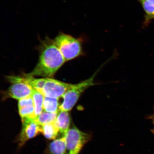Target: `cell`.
Returning <instances> with one entry per match:
<instances>
[{
  "label": "cell",
  "instance_id": "cell-16",
  "mask_svg": "<svg viewBox=\"0 0 154 154\" xmlns=\"http://www.w3.org/2000/svg\"><path fill=\"white\" fill-rule=\"evenodd\" d=\"M31 105H34L33 98L32 95L19 100L18 101V109Z\"/></svg>",
  "mask_w": 154,
  "mask_h": 154
},
{
  "label": "cell",
  "instance_id": "cell-19",
  "mask_svg": "<svg viewBox=\"0 0 154 154\" xmlns=\"http://www.w3.org/2000/svg\"></svg>",
  "mask_w": 154,
  "mask_h": 154
},
{
  "label": "cell",
  "instance_id": "cell-12",
  "mask_svg": "<svg viewBox=\"0 0 154 154\" xmlns=\"http://www.w3.org/2000/svg\"><path fill=\"white\" fill-rule=\"evenodd\" d=\"M59 99L45 97L43 103V111L51 113L59 111Z\"/></svg>",
  "mask_w": 154,
  "mask_h": 154
},
{
  "label": "cell",
  "instance_id": "cell-10",
  "mask_svg": "<svg viewBox=\"0 0 154 154\" xmlns=\"http://www.w3.org/2000/svg\"><path fill=\"white\" fill-rule=\"evenodd\" d=\"M59 129L56 123L54 122L41 125V133L49 140H55L57 137Z\"/></svg>",
  "mask_w": 154,
  "mask_h": 154
},
{
  "label": "cell",
  "instance_id": "cell-9",
  "mask_svg": "<svg viewBox=\"0 0 154 154\" xmlns=\"http://www.w3.org/2000/svg\"><path fill=\"white\" fill-rule=\"evenodd\" d=\"M48 150L49 154H65L66 142L65 137L63 136L51 142Z\"/></svg>",
  "mask_w": 154,
  "mask_h": 154
},
{
  "label": "cell",
  "instance_id": "cell-18",
  "mask_svg": "<svg viewBox=\"0 0 154 154\" xmlns=\"http://www.w3.org/2000/svg\"><path fill=\"white\" fill-rule=\"evenodd\" d=\"M147 1H149L150 2H151L153 3L154 4V0H147Z\"/></svg>",
  "mask_w": 154,
  "mask_h": 154
},
{
  "label": "cell",
  "instance_id": "cell-13",
  "mask_svg": "<svg viewBox=\"0 0 154 154\" xmlns=\"http://www.w3.org/2000/svg\"><path fill=\"white\" fill-rule=\"evenodd\" d=\"M23 77L26 83L31 86L34 90L38 92L43 89L46 81V78L36 79L34 77L28 76L26 74H24Z\"/></svg>",
  "mask_w": 154,
  "mask_h": 154
},
{
  "label": "cell",
  "instance_id": "cell-17",
  "mask_svg": "<svg viewBox=\"0 0 154 154\" xmlns=\"http://www.w3.org/2000/svg\"><path fill=\"white\" fill-rule=\"evenodd\" d=\"M149 118L151 119L152 120V122L154 125V128L152 130H151V131L154 134V112L153 113L152 115L150 116L149 117Z\"/></svg>",
  "mask_w": 154,
  "mask_h": 154
},
{
  "label": "cell",
  "instance_id": "cell-14",
  "mask_svg": "<svg viewBox=\"0 0 154 154\" xmlns=\"http://www.w3.org/2000/svg\"><path fill=\"white\" fill-rule=\"evenodd\" d=\"M57 113H51L43 111L35 119L36 122L41 126L55 122L57 116Z\"/></svg>",
  "mask_w": 154,
  "mask_h": 154
},
{
  "label": "cell",
  "instance_id": "cell-1",
  "mask_svg": "<svg viewBox=\"0 0 154 154\" xmlns=\"http://www.w3.org/2000/svg\"><path fill=\"white\" fill-rule=\"evenodd\" d=\"M41 52L38 64L28 76L51 77L66 62L53 40L48 37L42 41Z\"/></svg>",
  "mask_w": 154,
  "mask_h": 154
},
{
  "label": "cell",
  "instance_id": "cell-7",
  "mask_svg": "<svg viewBox=\"0 0 154 154\" xmlns=\"http://www.w3.org/2000/svg\"><path fill=\"white\" fill-rule=\"evenodd\" d=\"M35 119L26 118L22 120V128L17 139L19 148L22 147L29 140L35 137L41 133V126Z\"/></svg>",
  "mask_w": 154,
  "mask_h": 154
},
{
  "label": "cell",
  "instance_id": "cell-11",
  "mask_svg": "<svg viewBox=\"0 0 154 154\" xmlns=\"http://www.w3.org/2000/svg\"><path fill=\"white\" fill-rule=\"evenodd\" d=\"M32 96L33 100L34 114L36 118L43 112L44 96L35 90H34Z\"/></svg>",
  "mask_w": 154,
  "mask_h": 154
},
{
  "label": "cell",
  "instance_id": "cell-3",
  "mask_svg": "<svg viewBox=\"0 0 154 154\" xmlns=\"http://www.w3.org/2000/svg\"><path fill=\"white\" fill-rule=\"evenodd\" d=\"M97 72L92 76L79 83L73 84L63 96V101L59 111L68 112L72 109L82 94L90 87L95 85V78Z\"/></svg>",
  "mask_w": 154,
  "mask_h": 154
},
{
  "label": "cell",
  "instance_id": "cell-6",
  "mask_svg": "<svg viewBox=\"0 0 154 154\" xmlns=\"http://www.w3.org/2000/svg\"><path fill=\"white\" fill-rule=\"evenodd\" d=\"M72 85L52 79L46 78L44 87L39 92L45 97L59 99L62 97Z\"/></svg>",
  "mask_w": 154,
  "mask_h": 154
},
{
  "label": "cell",
  "instance_id": "cell-5",
  "mask_svg": "<svg viewBox=\"0 0 154 154\" xmlns=\"http://www.w3.org/2000/svg\"><path fill=\"white\" fill-rule=\"evenodd\" d=\"M7 80L12 84L5 93V97L20 100L32 95L34 90L25 82L23 76H9Z\"/></svg>",
  "mask_w": 154,
  "mask_h": 154
},
{
  "label": "cell",
  "instance_id": "cell-4",
  "mask_svg": "<svg viewBox=\"0 0 154 154\" xmlns=\"http://www.w3.org/2000/svg\"><path fill=\"white\" fill-rule=\"evenodd\" d=\"M66 142L65 154H79L83 147L90 139L89 134L73 126L65 136Z\"/></svg>",
  "mask_w": 154,
  "mask_h": 154
},
{
  "label": "cell",
  "instance_id": "cell-2",
  "mask_svg": "<svg viewBox=\"0 0 154 154\" xmlns=\"http://www.w3.org/2000/svg\"><path fill=\"white\" fill-rule=\"evenodd\" d=\"M66 61L79 56L82 53L81 42L80 39L62 32L53 40Z\"/></svg>",
  "mask_w": 154,
  "mask_h": 154
},
{
  "label": "cell",
  "instance_id": "cell-15",
  "mask_svg": "<svg viewBox=\"0 0 154 154\" xmlns=\"http://www.w3.org/2000/svg\"><path fill=\"white\" fill-rule=\"evenodd\" d=\"M18 109L19 114L21 119L26 118H36L34 114V105L24 107Z\"/></svg>",
  "mask_w": 154,
  "mask_h": 154
},
{
  "label": "cell",
  "instance_id": "cell-8",
  "mask_svg": "<svg viewBox=\"0 0 154 154\" xmlns=\"http://www.w3.org/2000/svg\"><path fill=\"white\" fill-rule=\"evenodd\" d=\"M55 122L59 129V132L65 136L69 130L70 118L68 112L59 111Z\"/></svg>",
  "mask_w": 154,
  "mask_h": 154
}]
</instances>
